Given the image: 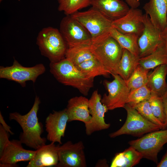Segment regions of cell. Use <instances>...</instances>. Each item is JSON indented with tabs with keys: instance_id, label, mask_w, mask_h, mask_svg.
I'll return each mask as SVG.
<instances>
[{
	"instance_id": "1",
	"label": "cell",
	"mask_w": 167,
	"mask_h": 167,
	"mask_svg": "<svg viewBox=\"0 0 167 167\" xmlns=\"http://www.w3.org/2000/svg\"><path fill=\"white\" fill-rule=\"evenodd\" d=\"M40 103L39 97L36 96L33 105L27 113L22 115L14 112L9 114V119L16 121L22 129L19 137L20 141L35 150L45 145L47 139L41 136L44 132L43 125L37 117Z\"/></svg>"
},
{
	"instance_id": "2",
	"label": "cell",
	"mask_w": 167,
	"mask_h": 167,
	"mask_svg": "<svg viewBox=\"0 0 167 167\" xmlns=\"http://www.w3.org/2000/svg\"><path fill=\"white\" fill-rule=\"evenodd\" d=\"M50 71L61 83L77 89L87 96L94 86V79L87 77L69 60L65 58L55 62H50Z\"/></svg>"
},
{
	"instance_id": "3",
	"label": "cell",
	"mask_w": 167,
	"mask_h": 167,
	"mask_svg": "<svg viewBox=\"0 0 167 167\" xmlns=\"http://www.w3.org/2000/svg\"><path fill=\"white\" fill-rule=\"evenodd\" d=\"M36 44L41 54L51 62L65 58L68 46L59 30L48 27L42 28L36 38Z\"/></svg>"
},
{
	"instance_id": "4",
	"label": "cell",
	"mask_w": 167,
	"mask_h": 167,
	"mask_svg": "<svg viewBox=\"0 0 167 167\" xmlns=\"http://www.w3.org/2000/svg\"><path fill=\"white\" fill-rule=\"evenodd\" d=\"M71 15L90 33L92 43L100 41L110 35L113 21L94 8L92 7L85 11H78Z\"/></svg>"
},
{
	"instance_id": "5",
	"label": "cell",
	"mask_w": 167,
	"mask_h": 167,
	"mask_svg": "<svg viewBox=\"0 0 167 167\" xmlns=\"http://www.w3.org/2000/svg\"><path fill=\"white\" fill-rule=\"evenodd\" d=\"M91 50L106 69L113 76L118 75L123 48L110 35L98 42L92 43Z\"/></svg>"
},
{
	"instance_id": "6",
	"label": "cell",
	"mask_w": 167,
	"mask_h": 167,
	"mask_svg": "<svg viewBox=\"0 0 167 167\" xmlns=\"http://www.w3.org/2000/svg\"><path fill=\"white\" fill-rule=\"evenodd\" d=\"M124 108L127 113L126 120L119 130L109 134L110 137L113 138L123 135L141 136L144 134L162 129L160 126L144 118L135 108L128 104H126Z\"/></svg>"
},
{
	"instance_id": "7",
	"label": "cell",
	"mask_w": 167,
	"mask_h": 167,
	"mask_svg": "<svg viewBox=\"0 0 167 167\" xmlns=\"http://www.w3.org/2000/svg\"><path fill=\"white\" fill-rule=\"evenodd\" d=\"M128 143L142 154L143 158L157 164L158 154L167 143V128L148 133Z\"/></svg>"
},
{
	"instance_id": "8",
	"label": "cell",
	"mask_w": 167,
	"mask_h": 167,
	"mask_svg": "<svg viewBox=\"0 0 167 167\" xmlns=\"http://www.w3.org/2000/svg\"><path fill=\"white\" fill-rule=\"evenodd\" d=\"M59 30L68 48L90 46L92 44L90 33L71 15H66L62 19Z\"/></svg>"
},
{
	"instance_id": "9",
	"label": "cell",
	"mask_w": 167,
	"mask_h": 167,
	"mask_svg": "<svg viewBox=\"0 0 167 167\" xmlns=\"http://www.w3.org/2000/svg\"><path fill=\"white\" fill-rule=\"evenodd\" d=\"M45 70V67L42 63L27 67L22 66L14 59L12 66H0V78L15 81L25 87L28 81L35 83L38 77L44 73Z\"/></svg>"
},
{
	"instance_id": "10",
	"label": "cell",
	"mask_w": 167,
	"mask_h": 167,
	"mask_svg": "<svg viewBox=\"0 0 167 167\" xmlns=\"http://www.w3.org/2000/svg\"><path fill=\"white\" fill-rule=\"evenodd\" d=\"M113 76L114 79L112 81L105 80L103 82L108 94L104 95L101 102L109 110L124 108L130 91L125 80L118 75Z\"/></svg>"
},
{
	"instance_id": "11",
	"label": "cell",
	"mask_w": 167,
	"mask_h": 167,
	"mask_svg": "<svg viewBox=\"0 0 167 167\" xmlns=\"http://www.w3.org/2000/svg\"><path fill=\"white\" fill-rule=\"evenodd\" d=\"M143 20L144 29L138 40L140 58L151 54L163 43V32L153 24L149 16L143 14Z\"/></svg>"
},
{
	"instance_id": "12",
	"label": "cell",
	"mask_w": 167,
	"mask_h": 167,
	"mask_svg": "<svg viewBox=\"0 0 167 167\" xmlns=\"http://www.w3.org/2000/svg\"><path fill=\"white\" fill-rule=\"evenodd\" d=\"M60 145L58 151L59 162L57 167H87L84 146L82 141L73 143L69 141Z\"/></svg>"
},
{
	"instance_id": "13",
	"label": "cell",
	"mask_w": 167,
	"mask_h": 167,
	"mask_svg": "<svg viewBox=\"0 0 167 167\" xmlns=\"http://www.w3.org/2000/svg\"><path fill=\"white\" fill-rule=\"evenodd\" d=\"M101 96L97 90L94 91L88 100V108L92 118L90 122L85 124L88 135L97 131L108 129L110 124L105 122V114L109 110L101 102Z\"/></svg>"
},
{
	"instance_id": "14",
	"label": "cell",
	"mask_w": 167,
	"mask_h": 167,
	"mask_svg": "<svg viewBox=\"0 0 167 167\" xmlns=\"http://www.w3.org/2000/svg\"><path fill=\"white\" fill-rule=\"evenodd\" d=\"M143 15L138 8H131L124 16L112 21V27L121 33L134 34L139 37L144 28Z\"/></svg>"
},
{
	"instance_id": "15",
	"label": "cell",
	"mask_w": 167,
	"mask_h": 167,
	"mask_svg": "<svg viewBox=\"0 0 167 167\" xmlns=\"http://www.w3.org/2000/svg\"><path fill=\"white\" fill-rule=\"evenodd\" d=\"M68 117L66 109L54 111L46 117L45 121L47 139L51 142L62 144L61 139L64 136Z\"/></svg>"
},
{
	"instance_id": "16",
	"label": "cell",
	"mask_w": 167,
	"mask_h": 167,
	"mask_svg": "<svg viewBox=\"0 0 167 167\" xmlns=\"http://www.w3.org/2000/svg\"><path fill=\"white\" fill-rule=\"evenodd\" d=\"M20 140H10L0 156V163L15 165L20 161H30L35 155L36 150L24 148Z\"/></svg>"
},
{
	"instance_id": "17",
	"label": "cell",
	"mask_w": 167,
	"mask_h": 167,
	"mask_svg": "<svg viewBox=\"0 0 167 167\" xmlns=\"http://www.w3.org/2000/svg\"><path fill=\"white\" fill-rule=\"evenodd\" d=\"M91 6L112 21L124 16L130 9L121 0H91Z\"/></svg>"
},
{
	"instance_id": "18",
	"label": "cell",
	"mask_w": 167,
	"mask_h": 167,
	"mask_svg": "<svg viewBox=\"0 0 167 167\" xmlns=\"http://www.w3.org/2000/svg\"><path fill=\"white\" fill-rule=\"evenodd\" d=\"M60 144L54 143L43 146L36 150L33 158L29 161L27 167L57 166L58 162V148Z\"/></svg>"
},
{
	"instance_id": "19",
	"label": "cell",
	"mask_w": 167,
	"mask_h": 167,
	"mask_svg": "<svg viewBox=\"0 0 167 167\" xmlns=\"http://www.w3.org/2000/svg\"><path fill=\"white\" fill-rule=\"evenodd\" d=\"M143 8L153 24L163 32L167 27V0H149Z\"/></svg>"
},
{
	"instance_id": "20",
	"label": "cell",
	"mask_w": 167,
	"mask_h": 167,
	"mask_svg": "<svg viewBox=\"0 0 167 167\" xmlns=\"http://www.w3.org/2000/svg\"><path fill=\"white\" fill-rule=\"evenodd\" d=\"M89 99L84 96H75L70 99L66 108L68 122L79 121L84 124L89 123L91 119L88 108Z\"/></svg>"
},
{
	"instance_id": "21",
	"label": "cell",
	"mask_w": 167,
	"mask_h": 167,
	"mask_svg": "<svg viewBox=\"0 0 167 167\" xmlns=\"http://www.w3.org/2000/svg\"><path fill=\"white\" fill-rule=\"evenodd\" d=\"M167 64L159 66L149 73L147 86L151 93L162 97L167 92Z\"/></svg>"
},
{
	"instance_id": "22",
	"label": "cell",
	"mask_w": 167,
	"mask_h": 167,
	"mask_svg": "<svg viewBox=\"0 0 167 167\" xmlns=\"http://www.w3.org/2000/svg\"><path fill=\"white\" fill-rule=\"evenodd\" d=\"M142 154L130 146L122 152L117 153L113 159L111 167H132L139 163Z\"/></svg>"
},
{
	"instance_id": "23",
	"label": "cell",
	"mask_w": 167,
	"mask_h": 167,
	"mask_svg": "<svg viewBox=\"0 0 167 167\" xmlns=\"http://www.w3.org/2000/svg\"><path fill=\"white\" fill-rule=\"evenodd\" d=\"M139 64L149 70L161 65L167 64V49L164 43L151 54L140 58Z\"/></svg>"
},
{
	"instance_id": "24",
	"label": "cell",
	"mask_w": 167,
	"mask_h": 167,
	"mask_svg": "<svg viewBox=\"0 0 167 167\" xmlns=\"http://www.w3.org/2000/svg\"><path fill=\"white\" fill-rule=\"evenodd\" d=\"M140 57L123 49L122 56L119 62L118 75L126 80L139 64Z\"/></svg>"
},
{
	"instance_id": "25",
	"label": "cell",
	"mask_w": 167,
	"mask_h": 167,
	"mask_svg": "<svg viewBox=\"0 0 167 167\" xmlns=\"http://www.w3.org/2000/svg\"><path fill=\"white\" fill-rule=\"evenodd\" d=\"M110 35L123 49H126L133 54L139 56L138 36L134 34L121 33L113 27L110 30Z\"/></svg>"
},
{
	"instance_id": "26",
	"label": "cell",
	"mask_w": 167,
	"mask_h": 167,
	"mask_svg": "<svg viewBox=\"0 0 167 167\" xmlns=\"http://www.w3.org/2000/svg\"><path fill=\"white\" fill-rule=\"evenodd\" d=\"M75 66L81 73L89 78L94 79L99 76L108 77L110 74L95 58Z\"/></svg>"
},
{
	"instance_id": "27",
	"label": "cell",
	"mask_w": 167,
	"mask_h": 167,
	"mask_svg": "<svg viewBox=\"0 0 167 167\" xmlns=\"http://www.w3.org/2000/svg\"><path fill=\"white\" fill-rule=\"evenodd\" d=\"M65 58L76 66L95 57L91 50L90 46H87L68 48Z\"/></svg>"
},
{
	"instance_id": "28",
	"label": "cell",
	"mask_w": 167,
	"mask_h": 167,
	"mask_svg": "<svg viewBox=\"0 0 167 167\" xmlns=\"http://www.w3.org/2000/svg\"><path fill=\"white\" fill-rule=\"evenodd\" d=\"M149 70L145 69L139 64L126 80V84L130 90L146 85Z\"/></svg>"
},
{
	"instance_id": "29",
	"label": "cell",
	"mask_w": 167,
	"mask_h": 167,
	"mask_svg": "<svg viewBox=\"0 0 167 167\" xmlns=\"http://www.w3.org/2000/svg\"><path fill=\"white\" fill-rule=\"evenodd\" d=\"M91 0H58V10L66 15H71L91 5Z\"/></svg>"
},
{
	"instance_id": "30",
	"label": "cell",
	"mask_w": 167,
	"mask_h": 167,
	"mask_svg": "<svg viewBox=\"0 0 167 167\" xmlns=\"http://www.w3.org/2000/svg\"><path fill=\"white\" fill-rule=\"evenodd\" d=\"M151 94V92L147 85L131 90L128 97L126 104L135 108L140 103L148 100Z\"/></svg>"
},
{
	"instance_id": "31",
	"label": "cell",
	"mask_w": 167,
	"mask_h": 167,
	"mask_svg": "<svg viewBox=\"0 0 167 167\" xmlns=\"http://www.w3.org/2000/svg\"><path fill=\"white\" fill-rule=\"evenodd\" d=\"M148 101L154 115L164 124L165 115L162 97L151 93V96Z\"/></svg>"
},
{
	"instance_id": "32",
	"label": "cell",
	"mask_w": 167,
	"mask_h": 167,
	"mask_svg": "<svg viewBox=\"0 0 167 167\" xmlns=\"http://www.w3.org/2000/svg\"><path fill=\"white\" fill-rule=\"evenodd\" d=\"M135 108L144 118L150 122L160 126L163 129L164 124L154 115L148 100L140 103Z\"/></svg>"
},
{
	"instance_id": "33",
	"label": "cell",
	"mask_w": 167,
	"mask_h": 167,
	"mask_svg": "<svg viewBox=\"0 0 167 167\" xmlns=\"http://www.w3.org/2000/svg\"><path fill=\"white\" fill-rule=\"evenodd\" d=\"M9 133L7 132L0 124V156L10 141Z\"/></svg>"
},
{
	"instance_id": "34",
	"label": "cell",
	"mask_w": 167,
	"mask_h": 167,
	"mask_svg": "<svg viewBox=\"0 0 167 167\" xmlns=\"http://www.w3.org/2000/svg\"><path fill=\"white\" fill-rule=\"evenodd\" d=\"M164 103L165 119L163 129L167 128V92L162 97Z\"/></svg>"
},
{
	"instance_id": "35",
	"label": "cell",
	"mask_w": 167,
	"mask_h": 167,
	"mask_svg": "<svg viewBox=\"0 0 167 167\" xmlns=\"http://www.w3.org/2000/svg\"><path fill=\"white\" fill-rule=\"evenodd\" d=\"M0 123L4 129L9 134L13 135L14 133L11 130V127L8 126L5 121L1 112H0Z\"/></svg>"
},
{
	"instance_id": "36",
	"label": "cell",
	"mask_w": 167,
	"mask_h": 167,
	"mask_svg": "<svg viewBox=\"0 0 167 167\" xmlns=\"http://www.w3.org/2000/svg\"><path fill=\"white\" fill-rule=\"evenodd\" d=\"M131 8H137L140 5L139 0H125Z\"/></svg>"
},
{
	"instance_id": "37",
	"label": "cell",
	"mask_w": 167,
	"mask_h": 167,
	"mask_svg": "<svg viewBox=\"0 0 167 167\" xmlns=\"http://www.w3.org/2000/svg\"><path fill=\"white\" fill-rule=\"evenodd\" d=\"M157 167H167V150L160 162L157 164Z\"/></svg>"
},
{
	"instance_id": "38",
	"label": "cell",
	"mask_w": 167,
	"mask_h": 167,
	"mask_svg": "<svg viewBox=\"0 0 167 167\" xmlns=\"http://www.w3.org/2000/svg\"><path fill=\"white\" fill-rule=\"evenodd\" d=\"M163 43L167 49V27L163 32Z\"/></svg>"
},
{
	"instance_id": "39",
	"label": "cell",
	"mask_w": 167,
	"mask_h": 167,
	"mask_svg": "<svg viewBox=\"0 0 167 167\" xmlns=\"http://www.w3.org/2000/svg\"><path fill=\"white\" fill-rule=\"evenodd\" d=\"M18 165L17 164L15 165H12L7 163H0V167H18Z\"/></svg>"
},
{
	"instance_id": "40",
	"label": "cell",
	"mask_w": 167,
	"mask_h": 167,
	"mask_svg": "<svg viewBox=\"0 0 167 167\" xmlns=\"http://www.w3.org/2000/svg\"><path fill=\"white\" fill-rule=\"evenodd\" d=\"M2 0H0V2L2 1Z\"/></svg>"
}]
</instances>
